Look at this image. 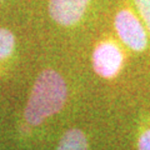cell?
Instances as JSON below:
<instances>
[{
  "label": "cell",
  "instance_id": "8",
  "mask_svg": "<svg viewBox=\"0 0 150 150\" xmlns=\"http://www.w3.org/2000/svg\"><path fill=\"white\" fill-rule=\"evenodd\" d=\"M139 150H150V129L145 130L139 139Z\"/></svg>",
  "mask_w": 150,
  "mask_h": 150
},
{
  "label": "cell",
  "instance_id": "1",
  "mask_svg": "<svg viewBox=\"0 0 150 150\" xmlns=\"http://www.w3.org/2000/svg\"><path fill=\"white\" fill-rule=\"evenodd\" d=\"M68 99V86L63 76L53 69L43 70L36 78L25 108V120L40 125L63 109Z\"/></svg>",
  "mask_w": 150,
  "mask_h": 150
},
{
  "label": "cell",
  "instance_id": "7",
  "mask_svg": "<svg viewBox=\"0 0 150 150\" xmlns=\"http://www.w3.org/2000/svg\"><path fill=\"white\" fill-rule=\"evenodd\" d=\"M133 3L146 30L150 33V0H133Z\"/></svg>",
  "mask_w": 150,
  "mask_h": 150
},
{
  "label": "cell",
  "instance_id": "4",
  "mask_svg": "<svg viewBox=\"0 0 150 150\" xmlns=\"http://www.w3.org/2000/svg\"><path fill=\"white\" fill-rule=\"evenodd\" d=\"M93 0H49V15L62 26L76 25L84 18Z\"/></svg>",
  "mask_w": 150,
  "mask_h": 150
},
{
  "label": "cell",
  "instance_id": "3",
  "mask_svg": "<svg viewBox=\"0 0 150 150\" xmlns=\"http://www.w3.org/2000/svg\"><path fill=\"white\" fill-rule=\"evenodd\" d=\"M124 55L118 45L112 41H101L93 53V67L98 75L105 79L116 76L123 68Z\"/></svg>",
  "mask_w": 150,
  "mask_h": 150
},
{
  "label": "cell",
  "instance_id": "6",
  "mask_svg": "<svg viewBox=\"0 0 150 150\" xmlns=\"http://www.w3.org/2000/svg\"><path fill=\"white\" fill-rule=\"evenodd\" d=\"M15 49V36L4 28H0V62L8 59Z\"/></svg>",
  "mask_w": 150,
  "mask_h": 150
},
{
  "label": "cell",
  "instance_id": "2",
  "mask_svg": "<svg viewBox=\"0 0 150 150\" xmlns=\"http://www.w3.org/2000/svg\"><path fill=\"white\" fill-rule=\"evenodd\" d=\"M114 25L120 40L129 49L134 51L145 50L148 45L146 28L130 6H124L118 10Z\"/></svg>",
  "mask_w": 150,
  "mask_h": 150
},
{
  "label": "cell",
  "instance_id": "5",
  "mask_svg": "<svg viewBox=\"0 0 150 150\" xmlns=\"http://www.w3.org/2000/svg\"><path fill=\"white\" fill-rule=\"evenodd\" d=\"M56 150H88V142L83 131L71 129L67 131Z\"/></svg>",
  "mask_w": 150,
  "mask_h": 150
}]
</instances>
